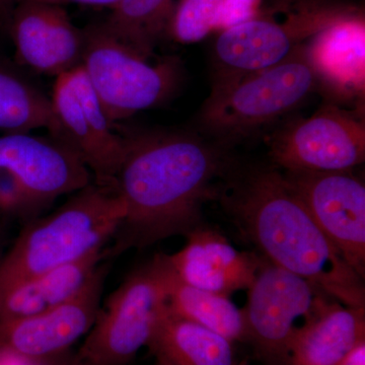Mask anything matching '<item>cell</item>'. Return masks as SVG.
I'll return each mask as SVG.
<instances>
[{"label":"cell","mask_w":365,"mask_h":365,"mask_svg":"<svg viewBox=\"0 0 365 365\" xmlns=\"http://www.w3.org/2000/svg\"><path fill=\"white\" fill-rule=\"evenodd\" d=\"M13 9L9 0H0V29L6 32Z\"/></svg>","instance_id":"cell-28"},{"label":"cell","mask_w":365,"mask_h":365,"mask_svg":"<svg viewBox=\"0 0 365 365\" xmlns=\"http://www.w3.org/2000/svg\"><path fill=\"white\" fill-rule=\"evenodd\" d=\"M354 7L313 2L283 20L254 16L220 31L212 51V85L277 66L309 41L359 14Z\"/></svg>","instance_id":"cell-7"},{"label":"cell","mask_w":365,"mask_h":365,"mask_svg":"<svg viewBox=\"0 0 365 365\" xmlns=\"http://www.w3.org/2000/svg\"><path fill=\"white\" fill-rule=\"evenodd\" d=\"M26 1V0H9L11 6H14L16 2ZM31 1L46 2V4H57V6H63L67 4H86V6H105L113 9L116 4H119L120 0H31Z\"/></svg>","instance_id":"cell-26"},{"label":"cell","mask_w":365,"mask_h":365,"mask_svg":"<svg viewBox=\"0 0 365 365\" xmlns=\"http://www.w3.org/2000/svg\"><path fill=\"white\" fill-rule=\"evenodd\" d=\"M187 239L178 253L165 255L178 280L227 297L249 289L261 260L240 252L223 235L208 228H196Z\"/></svg>","instance_id":"cell-15"},{"label":"cell","mask_w":365,"mask_h":365,"mask_svg":"<svg viewBox=\"0 0 365 365\" xmlns=\"http://www.w3.org/2000/svg\"><path fill=\"white\" fill-rule=\"evenodd\" d=\"M218 200L266 260L347 307H364V278L345 261L276 167L228 172Z\"/></svg>","instance_id":"cell-2"},{"label":"cell","mask_w":365,"mask_h":365,"mask_svg":"<svg viewBox=\"0 0 365 365\" xmlns=\"http://www.w3.org/2000/svg\"><path fill=\"white\" fill-rule=\"evenodd\" d=\"M364 342V307L335 302L295 338L290 365H338Z\"/></svg>","instance_id":"cell-18"},{"label":"cell","mask_w":365,"mask_h":365,"mask_svg":"<svg viewBox=\"0 0 365 365\" xmlns=\"http://www.w3.org/2000/svg\"><path fill=\"white\" fill-rule=\"evenodd\" d=\"M7 32L18 66L56 78L81 66L85 34L62 6L31 0L16 2Z\"/></svg>","instance_id":"cell-13"},{"label":"cell","mask_w":365,"mask_h":365,"mask_svg":"<svg viewBox=\"0 0 365 365\" xmlns=\"http://www.w3.org/2000/svg\"><path fill=\"white\" fill-rule=\"evenodd\" d=\"M356 111L327 102L311 116L283 125L268 140L274 165L288 172H340L362 165L365 122Z\"/></svg>","instance_id":"cell-9"},{"label":"cell","mask_w":365,"mask_h":365,"mask_svg":"<svg viewBox=\"0 0 365 365\" xmlns=\"http://www.w3.org/2000/svg\"><path fill=\"white\" fill-rule=\"evenodd\" d=\"M48 133L90 170L93 182L114 188L124 153L123 138L108 119L83 67L56 78Z\"/></svg>","instance_id":"cell-10"},{"label":"cell","mask_w":365,"mask_h":365,"mask_svg":"<svg viewBox=\"0 0 365 365\" xmlns=\"http://www.w3.org/2000/svg\"><path fill=\"white\" fill-rule=\"evenodd\" d=\"M283 176L350 267L365 275V185L352 170Z\"/></svg>","instance_id":"cell-11"},{"label":"cell","mask_w":365,"mask_h":365,"mask_svg":"<svg viewBox=\"0 0 365 365\" xmlns=\"http://www.w3.org/2000/svg\"><path fill=\"white\" fill-rule=\"evenodd\" d=\"M52 117L51 97L20 66L0 59V133L48 130Z\"/></svg>","instance_id":"cell-20"},{"label":"cell","mask_w":365,"mask_h":365,"mask_svg":"<svg viewBox=\"0 0 365 365\" xmlns=\"http://www.w3.org/2000/svg\"><path fill=\"white\" fill-rule=\"evenodd\" d=\"M260 0H179L165 34L180 44H193L215 31L256 16Z\"/></svg>","instance_id":"cell-21"},{"label":"cell","mask_w":365,"mask_h":365,"mask_svg":"<svg viewBox=\"0 0 365 365\" xmlns=\"http://www.w3.org/2000/svg\"><path fill=\"white\" fill-rule=\"evenodd\" d=\"M179 0H120L103 25L125 45L150 59Z\"/></svg>","instance_id":"cell-23"},{"label":"cell","mask_w":365,"mask_h":365,"mask_svg":"<svg viewBox=\"0 0 365 365\" xmlns=\"http://www.w3.org/2000/svg\"><path fill=\"white\" fill-rule=\"evenodd\" d=\"M125 217L113 187L91 182L52 215L34 220L0 261V299L21 281L103 251Z\"/></svg>","instance_id":"cell-3"},{"label":"cell","mask_w":365,"mask_h":365,"mask_svg":"<svg viewBox=\"0 0 365 365\" xmlns=\"http://www.w3.org/2000/svg\"><path fill=\"white\" fill-rule=\"evenodd\" d=\"M104 250L14 285L0 299V321L43 313L68 302L100 267Z\"/></svg>","instance_id":"cell-17"},{"label":"cell","mask_w":365,"mask_h":365,"mask_svg":"<svg viewBox=\"0 0 365 365\" xmlns=\"http://www.w3.org/2000/svg\"><path fill=\"white\" fill-rule=\"evenodd\" d=\"M318 78L319 90L328 102L364 105L365 91V24L354 14L318 34L307 44Z\"/></svg>","instance_id":"cell-16"},{"label":"cell","mask_w":365,"mask_h":365,"mask_svg":"<svg viewBox=\"0 0 365 365\" xmlns=\"http://www.w3.org/2000/svg\"><path fill=\"white\" fill-rule=\"evenodd\" d=\"M307 44L277 66L212 85L197 131L232 150L297 110L319 90Z\"/></svg>","instance_id":"cell-4"},{"label":"cell","mask_w":365,"mask_h":365,"mask_svg":"<svg viewBox=\"0 0 365 365\" xmlns=\"http://www.w3.org/2000/svg\"><path fill=\"white\" fill-rule=\"evenodd\" d=\"M169 309L177 316L205 327L232 343L246 341L244 312L230 297L189 287L178 280L173 271Z\"/></svg>","instance_id":"cell-22"},{"label":"cell","mask_w":365,"mask_h":365,"mask_svg":"<svg viewBox=\"0 0 365 365\" xmlns=\"http://www.w3.org/2000/svg\"><path fill=\"white\" fill-rule=\"evenodd\" d=\"M338 365H365V342L353 348Z\"/></svg>","instance_id":"cell-27"},{"label":"cell","mask_w":365,"mask_h":365,"mask_svg":"<svg viewBox=\"0 0 365 365\" xmlns=\"http://www.w3.org/2000/svg\"><path fill=\"white\" fill-rule=\"evenodd\" d=\"M45 208L24 186L23 182L6 170H0V213L16 217H34Z\"/></svg>","instance_id":"cell-24"},{"label":"cell","mask_w":365,"mask_h":365,"mask_svg":"<svg viewBox=\"0 0 365 365\" xmlns=\"http://www.w3.org/2000/svg\"><path fill=\"white\" fill-rule=\"evenodd\" d=\"M170 280L165 255L132 273L98 311L78 359L86 365L129 364L150 345L169 309Z\"/></svg>","instance_id":"cell-6"},{"label":"cell","mask_w":365,"mask_h":365,"mask_svg":"<svg viewBox=\"0 0 365 365\" xmlns=\"http://www.w3.org/2000/svg\"><path fill=\"white\" fill-rule=\"evenodd\" d=\"M244 312L246 341L266 365H290L297 335L336 302L299 276L260 262Z\"/></svg>","instance_id":"cell-8"},{"label":"cell","mask_w":365,"mask_h":365,"mask_svg":"<svg viewBox=\"0 0 365 365\" xmlns=\"http://www.w3.org/2000/svg\"><path fill=\"white\" fill-rule=\"evenodd\" d=\"M83 34L81 67L115 128L136 113L167 104L181 88L184 67L178 57L151 63L103 23L86 26Z\"/></svg>","instance_id":"cell-5"},{"label":"cell","mask_w":365,"mask_h":365,"mask_svg":"<svg viewBox=\"0 0 365 365\" xmlns=\"http://www.w3.org/2000/svg\"><path fill=\"white\" fill-rule=\"evenodd\" d=\"M107 267L101 266L79 294L43 313L0 321V353L21 359L63 354L86 335L100 311Z\"/></svg>","instance_id":"cell-12"},{"label":"cell","mask_w":365,"mask_h":365,"mask_svg":"<svg viewBox=\"0 0 365 365\" xmlns=\"http://www.w3.org/2000/svg\"><path fill=\"white\" fill-rule=\"evenodd\" d=\"M148 347L174 365H240L232 342L220 335L165 312Z\"/></svg>","instance_id":"cell-19"},{"label":"cell","mask_w":365,"mask_h":365,"mask_svg":"<svg viewBox=\"0 0 365 365\" xmlns=\"http://www.w3.org/2000/svg\"><path fill=\"white\" fill-rule=\"evenodd\" d=\"M0 170L18 178L45 207L93 182L88 168L53 137L26 132L0 135Z\"/></svg>","instance_id":"cell-14"},{"label":"cell","mask_w":365,"mask_h":365,"mask_svg":"<svg viewBox=\"0 0 365 365\" xmlns=\"http://www.w3.org/2000/svg\"><path fill=\"white\" fill-rule=\"evenodd\" d=\"M155 356H157L158 359V365H174L170 364L169 360L163 359L162 356H158V355H155Z\"/></svg>","instance_id":"cell-29"},{"label":"cell","mask_w":365,"mask_h":365,"mask_svg":"<svg viewBox=\"0 0 365 365\" xmlns=\"http://www.w3.org/2000/svg\"><path fill=\"white\" fill-rule=\"evenodd\" d=\"M0 365H86L81 362L76 356V359H69L63 354L57 355V356L48 357L42 359H21L18 357L11 356V355L0 353Z\"/></svg>","instance_id":"cell-25"},{"label":"cell","mask_w":365,"mask_h":365,"mask_svg":"<svg viewBox=\"0 0 365 365\" xmlns=\"http://www.w3.org/2000/svg\"><path fill=\"white\" fill-rule=\"evenodd\" d=\"M114 188L125 217L110 254L188 235L201 227L202 209L220 197L232 169L228 148L197 130L127 129Z\"/></svg>","instance_id":"cell-1"}]
</instances>
